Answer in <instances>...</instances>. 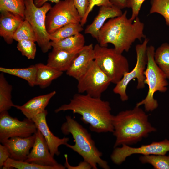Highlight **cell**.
<instances>
[{"instance_id": "6da1fadb", "label": "cell", "mask_w": 169, "mask_h": 169, "mask_svg": "<svg viewBox=\"0 0 169 169\" xmlns=\"http://www.w3.org/2000/svg\"><path fill=\"white\" fill-rule=\"evenodd\" d=\"M67 110L80 115L81 120L89 124L90 129L92 131L97 133L113 132L114 115L111 113L110 103L101 98L76 94L69 103L61 105L55 110V112Z\"/></svg>"}, {"instance_id": "7a4b0ae2", "label": "cell", "mask_w": 169, "mask_h": 169, "mask_svg": "<svg viewBox=\"0 0 169 169\" xmlns=\"http://www.w3.org/2000/svg\"><path fill=\"white\" fill-rule=\"evenodd\" d=\"M125 10L118 17L110 18L100 29L97 39L99 44L107 47L112 44L118 53L127 52L137 39L141 41L146 38L144 33V25L139 18L134 20L128 19Z\"/></svg>"}, {"instance_id": "3957f363", "label": "cell", "mask_w": 169, "mask_h": 169, "mask_svg": "<svg viewBox=\"0 0 169 169\" xmlns=\"http://www.w3.org/2000/svg\"><path fill=\"white\" fill-rule=\"evenodd\" d=\"M113 125V133L116 138L114 148L135 144L156 131L149 121L148 115L136 106L114 115Z\"/></svg>"}, {"instance_id": "277c9868", "label": "cell", "mask_w": 169, "mask_h": 169, "mask_svg": "<svg viewBox=\"0 0 169 169\" xmlns=\"http://www.w3.org/2000/svg\"><path fill=\"white\" fill-rule=\"evenodd\" d=\"M65 119L61 127V132L65 135L71 134L75 142L74 145L68 143L66 146L81 156L92 169H97V166L104 169H110L107 162L101 158L102 153L96 146L87 130L71 116H66Z\"/></svg>"}, {"instance_id": "5b68a950", "label": "cell", "mask_w": 169, "mask_h": 169, "mask_svg": "<svg viewBox=\"0 0 169 169\" xmlns=\"http://www.w3.org/2000/svg\"><path fill=\"white\" fill-rule=\"evenodd\" d=\"M155 50L153 46L147 47V63L144 75L145 84L147 85L148 90L145 98L136 105L138 107L143 105L146 112H151L158 107V102L154 95L157 91L166 92L168 84L167 78L155 60Z\"/></svg>"}, {"instance_id": "8992f818", "label": "cell", "mask_w": 169, "mask_h": 169, "mask_svg": "<svg viewBox=\"0 0 169 169\" xmlns=\"http://www.w3.org/2000/svg\"><path fill=\"white\" fill-rule=\"evenodd\" d=\"M94 60L101 69L116 84L129 71L128 61L114 48L96 44L94 47Z\"/></svg>"}, {"instance_id": "52a82bcc", "label": "cell", "mask_w": 169, "mask_h": 169, "mask_svg": "<svg viewBox=\"0 0 169 169\" xmlns=\"http://www.w3.org/2000/svg\"><path fill=\"white\" fill-rule=\"evenodd\" d=\"M24 0V19L28 22L33 28L36 35V42L42 51L46 53L52 47L45 24L46 14L52 7L51 5L46 2L38 7L34 4V0Z\"/></svg>"}, {"instance_id": "ba28073f", "label": "cell", "mask_w": 169, "mask_h": 169, "mask_svg": "<svg viewBox=\"0 0 169 169\" xmlns=\"http://www.w3.org/2000/svg\"><path fill=\"white\" fill-rule=\"evenodd\" d=\"M148 42L149 39L146 38L142 44L136 45V61L135 66L131 71L124 75L113 89V92L118 94L122 101H126L128 99L126 90L128 84L132 80L137 79V89H142L145 87L144 72L147 63L146 51Z\"/></svg>"}, {"instance_id": "9c48e42d", "label": "cell", "mask_w": 169, "mask_h": 169, "mask_svg": "<svg viewBox=\"0 0 169 169\" xmlns=\"http://www.w3.org/2000/svg\"><path fill=\"white\" fill-rule=\"evenodd\" d=\"M81 18L73 0H60L55 3L47 13L46 29L49 34L70 23H80Z\"/></svg>"}, {"instance_id": "30bf717a", "label": "cell", "mask_w": 169, "mask_h": 169, "mask_svg": "<svg viewBox=\"0 0 169 169\" xmlns=\"http://www.w3.org/2000/svg\"><path fill=\"white\" fill-rule=\"evenodd\" d=\"M78 93L86 94L95 98L102 94L111 83L108 76L94 60L85 73L78 80Z\"/></svg>"}, {"instance_id": "8fae6325", "label": "cell", "mask_w": 169, "mask_h": 169, "mask_svg": "<svg viewBox=\"0 0 169 169\" xmlns=\"http://www.w3.org/2000/svg\"><path fill=\"white\" fill-rule=\"evenodd\" d=\"M37 129L32 119L26 118L22 121L11 116L8 111L0 113V141L11 138H25L34 134Z\"/></svg>"}, {"instance_id": "7c38bea8", "label": "cell", "mask_w": 169, "mask_h": 169, "mask_svg": "<svg viewBox=\"0 0 169 169\" xmlns=\"http://www.w3.org/2000/svg\"><path fill=\"white\" fill-rule=\"evenodd\" d=\"M169 151V140L165 139L158 142L142 145L138 147H133L126 145L114 148L110 158L113 162L120 165L128 156L134 154H141L143 156L153 155H166Z\"/></svg>"}, {"instance_id": "4fadbf2b", "label": "cell", "mask_w": 169, "mask_h": 169, "mask_svg": "<svg viewBox=\"0 0 169 169\" xmlns=\"http://www.w3.org/2000/svg\"><path fill=\"white\" fill-rule=\"evenodd\" d=\"M35 139L31 151L25 161L48 166L52 169H65L64 166L59 163L51 154L47 142L38 130L35 133Z\"/></svg>"}, {"instance_id": "5bb4252c", "label": "cell", "mask_w": 169, "mask_h": 169, "mask_svg": "<svg viewBox=\"0 0 169 169\" xmlns=\"http://www.w3.org/2000/svg\"><path fill=\"white\" fill-rule=\"evenodd\" d=\"M48 114L46 110L38 114L32 120L34 123L38 130L41 133L44 138L48 146L50 153L54 157L59 156L60 152L59 147L62 145H66L69 141V137L59 138L55 136L51 131L48 127L46 117Z\"/></svg>"}, {"instance_id": "9a60e30c", "label": "cell", "mask_w": 169, "mask_h": 169, "mask_svg": "<svg viewBox=\"0 0 169 169\" xmlns=\"http://www.w3.org/2000/svg\"><path fill=\"white\" fill-rule=\"evenodd\" d=\"M35 135L23 138L15 137L0 142L8 150L10 158L17 161H25L34 143Z\"/></svg>"}, {"instance_id": "2e32d148", "label": "cell", "mask_w": 169, "mask_h": 169, "mask_svg": "<svg viewBox=\"0 0 169 169\" xmlns=\"http://www.w3.org/2000/svg\"><path fill=\"white\" fill-rule=\"evenodd\" d=\"M94 60L93 44L85 45L74 59L66 74L78 81L87 71Z\"/></svg>"}, {"instance_id": "e0dca14e", "label": "cell", "mask_w": 169, "mask_h": 169, "mask_svg": "<svg viewBox=\"0 0 169 169\" xmlns=\"http://www.w3.org/2000/svg\"><path fill=\"white\" fill-rule=\"evenodd\" d=\"M0 12V36L7 44H10L14 40L15 33L24 19L10 12Z\"/></svg>"}, {"instance_id": "ac0fdd59", "label": "cell", "mask_w": 169, "mask_h": 169, "mask_svg": "<svg viewBox=\"0 0 169 169\" xmlns=\"http://www.w3.org/2000/svg\"><path fill=\"white\" fill-rule=\"evenodd\" d=\"M122 13L121 9L113 5L100 7L97 15L92 22L85 28V33L90 34L97 40L99 31L105 22L109 18L119 16Z\"/></svg>"}, {"instance_id": "d6986e66", "label": "cell", "mask_w": 169, "mask_h": 169, "mask_svg": "<svg viewBox=\"0 0 169 169\" xmlns=\"http://www.w3.org/2000/svg\"><path fill=\"white\" fill-rule=\"evenodd\" d=\"M56 94L54 91L50 93L34 97L22 105H15L14 107L21 111L26 118L32 119L42 112L52 98Z\"/></svg>"}, {"instance_id": "ffe728a7", "label": "cell", "mask_w": 169, "mask_h": 169, "mask_svg": "<svg viewBox=\"0 0 169 169\" xmlns=\"http://www.w3.org/2000/svg\"><path fill=\"white\" fill-rule=\"evenodd\" d=\"M79 52L53 49L49 54L46 65L60 71H66Z\"/></svg>"}, {"instance_id": "44dd1931", "label": "cell", "mask_w": 169, "mask_h": 169, "mask_svg": "<svg viewBox=\"0 0 169 169\" xmlns=\"http://www.w3.org/2000/svg\"><path fill=\"white\" fill-rule=\"evenodd\" d=\"M35 65L37 69L35 85L38 86L41 88L49 86L53 80L59 77L63 73V72L42 63Z\"/></svg>"}, {"instance_id": "7402d4cb", "label": "cell", "mask_w": 169, "mask_h": 169, "mask_svg": "<svg viewBox=\"0 0 169 169\" xmlns=\"http://www.w3.org/2000/svg\"><path fill=\"white\" fill-rule=\"evenodd\" d=\"M85 43L84 36L79 33L59 41H51L50 44L53 49L71 52H78L85 46Z\"/></svg>"}, {"instance_id": "603a6c76", "label": "cell", "mask_w": 169, "mask_h": 169, "mask_svg": "<svg viewBox=\"0 0 169 169\" xmlns=\"http://www.w3.org/2000/svg\"><path fill=\"white\" fill-rule=\"evenodd\" d=\"M37 71L35 65L25 68L11 69L0 67V71L1 72L22 78L27 81L29 85L32 87L35 85Z\"/></svg>"}, {"instance_id": "cb8c5ba5", "label": "cell", "mask_w": 169, "mask_h": 169, "mask_svg": "<svg viewBox=\"0 0 169 169\" xmlns=\"http://www.w3.org/2000/svg\"><path fill=\"white\" fill-rule=\"evenodd\" d=\"M12 86L8 83L3 73L0 74V113L8 111L15 105L12 100Z\"/></svg>"}, {"instance_id": "d4e9b609", "label": "cell", "mask_w": 169, "mask_h": 169, "mask_svg": "<svg viewBox=\"0 0 169 169\" xmlns=\"http://www.w3.org/2000/svg\"><path fill=\"white\" fill-rule=\"evenodd\" d=\"M83 30L80 23H70L65 25L49 34L51 41L56 42L78 34Z\"/></svg>"}, {"instance_id": "484cf974", "label": "cell", "mask_w": 169, "mask_h": 169, "mask_svg": "<svg viewBox=\"0 0 169 169\" xmlns=\"http://www.w3.org/2000/svg\"><path fill=\"white\" fill-rule=\"evenodd\" d=\"M154 58L157 65L169 79V44H162L155 50Z\"/></svg>"}, {"instance_id": "4316f807", "label": "cell", "mask_w": 169, "mask_h": 169, "mask_svg": "<svg viewBox=\"0 0 169 169\" xmlns=\"http://www.w3.org/2000/svg\"><path fill=\"white\" fill-rule=\"evenodd\" d=\"M142 163H148L155 169H169V155H142L139 158Z\"/></svg>"}, {"instance_id": "83f0119b", "label": "cell", "mask_w": 169, "mask_h": 169, "mask_svg": "<svg viewBox=\"0 0 169 169\" xmlns=\"http://www.w3.org/2000/svg\"><path fill=\"white\" fill-rule=\"evenodd\" d=\"M24 0H0V11H6L17 14L25 18Z\"/></svg>"}, {"instance_id": "f1b7e54d", "label": "cell", "mask_w": 169, "mask_h": 169, "mask_svg": "<svg viewBox=\"0 0 169 169\" xmlns=\"http://www.w3.org/2000/svg\"><path fill=\"white\" fill-rule=\"evenodd\" d=\"M14 40L19 42L23 40L36 41L34 31L28 22L25 19L22 22L15 33Z\"/></svg>"}, {"instance_id": "f546056e", "label": "cell", "mask_w": 169, "mask_h": 169, "mask_svg": "<svg viewBox=\"0 0 169 169\" xmlns=\"http://www.w3.org/2000/svg\"><path fill=\"white\" fill-rule=\"evenodd\" d=\"M150 13H158L164 18L166 24L169 26V0H151Z\"/></svg>"}, {"instance_id": "4dcf8cb0", "label": "cell", "mask_w": 169, "mask_h": 169, "mask_svg": "<svg viewBox=\"0 0 169 169\" xmlns=\"http://www.w3.org/2000/svg\"><path fill=\"white\" fill-rule=\"evenodd\" d=\"M52 169L51 168L30 163L25 161L16 160L9 158L5 162L3 169Z\"/></svg>"}, {"instance_id": "1f68e13d", "label": "cell", "mask_w": 169, "mask_h": 169, "mask_svg": "<svg viewBox=\"0 0 169 169\" xmlns=\"http://www.w3.org/2000/svg\"><path fill=\"white\" fill-rule=\"evenodd\" d=\"M17 48L23 56L28 59H34L36 52L35 42L30 40H23L18 42Z\"/></svg>"}, {"instance_id": "d6a6232c", "label": "cell", "mask_w": 169, "mask_h": 169, "mask_svg": "<svg viewBox=\"0 0 169 169\" xmlns=\"http://www.w3.org/2000/svg\"><path fill=\"white\" fill-rule=\"evenodd\" d=\"M88 2L89 5L87 10L80 23L83 26L86 23L89 15L95 6L100 7L113 6L109 0H88Z\"/></svg>"}, {"instance_id": "836d02e7", "label": "cell", "mask_w": 169, "mask_h": 169, "mask_svg": "<svg viewBox=\"0 0 169 169\" xmlns=\"http://www.w3.org/2000/svg\"><path fill=\"white\" fill-rule=\"evenodd\" d=\"M145 0H128V7L132 9V14L130 19L134 21L138 17L142 5Z\"/></svg>"}, {"instance_id": "e575fe53", "label": "cell", "mask_w": 169, "mask_h": 169, "mask_svg": "<svg viewBox=\"0 0 169 169\" xmlns=\"http://www.w3.org/2000/svg\"><path fill=\"white\" fill-rule=\"evenodd\" d=\"M73 1L74 5L82 18L87 10L89 5L88 0H73Z\"/></svg>"}, {"instance_id": "d590c367", "label": "cell", "mask_w": 169, "mask_h": 169, "mask_svg": "<svg viewBox=\"0 0 169 169\" xmlns=\"http://www.w3.org/2000/svg\"><path fill=\"white\" fill-rule=\"evenodd\" d=\"M10 154L6 147L3 144H0V168L3 169L4 164L10 158Z\"/></svg>"}, {"instance_id": "8d00e7d4", "label": "cell", "mask_w": 169, "mask_h": 169, "mask_svg": "<svg viewBox=\"0 0 169 169\" xmlns=\"http://www.w3.org/2000/svg\"><path fill=\"white\" fill-rule=\"evenodd\" d=\"M65 159V162L64 164V166L65 168L69 169H91L92 167L87 162L84 161H83L80 162L77 166H72L70 165L68 161V155L67 154L64 155Z\"/></svg>"}, {"instance_id": "74e56055", "label": "cell", "mask_w": 169, "mask_h": 169, "mask_svg": "<svg viewBox=\"0 0 169 169\" xmlns=\"http://www.w3.org/2000/svg\"><path fill=\"white\" fill-rule=\"evenodd\" d=\"M128 0H109L112 4L120 9L128 7Z\"/></svg>"}, {"instance_id": "f35d334b", "label": "cell", "mask_w": 169, "mask_h": 169, "mask_svg": "<svg viewBox=\"0 0 169 169\" xmlns=\"http://www.w3.org/2000/svg\"><path fill=\"white\" fill-rule=\"evenodd\" d=\"M61 0H34V2L35 5L37 7H40L44 5L45 3L48 1L55 3L59 2Z\"/></svg>"}]
</instances>
